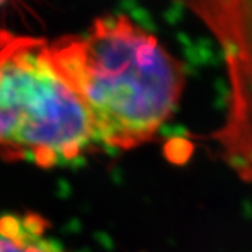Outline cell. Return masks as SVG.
<instances>
[{
    "instance_id": "1",
    "label": "cell",
    "mask_w": 252,
    "mask_h": 252,
    "mask_svg": "<svg viewBox=\"0 0 252 252\" xmlns=\"http://www.w3.org/2000/svg\"><path fill=\"white\" fill-rule=\"evenodd\" d=\"M90 115L98 144L129 150L149 142L178 107L184 64L125 14L49 44Z\"/></svg>"
},
{
    "instance_id": "5",
    "label": "cell",
    "mask_w": 252,
    "mask_h": 252,
    "mask_svg": "<svg viewBox=\"0 0 252 252\" xmlns=\"http://www.w3.org/2000/svg\"><path fill=\"white\" fill-rule=\"evenodd\" d=\"M1 4H3V3H1V1H0V6H1Z\"/></svg>"
},
{
    "instance_id": "4",
    "label": "cell",
    "mask_w": 252,
    "mask_h": 252,
    "mask_svg": "<svg viewBox=\"0 0 252 252\" xmlns=\"http://www.w3.org/2000/svg\"><path fill=\"white\" fill-rule=\"evenodd\" d=\"M190 144L185 139H172L167 144V156L174 162H184L190 154Z\"/></svg>"
},
{
    "instance_id": "2",
    "label": "cell",
    "mask_w": 252,
    "mask_h": 252,
    "mask_svg": "<svg viewBox=\"0 0 252 252\" xmlns=\"http://www.w3.org/2000/svg\"><path fill=\"white\" fill-rule=\"evenodd\" d=\"M95 143L90 115L49 42L0 30V156L52 168Z\"/></svg>"
},
{
    "instance_id": "3",
    "label": "cell",
    "mask_w": 252,
    "mask_h": 252,
    "mask_svg": "<svg viewBox=\"0 0 252 252\" xmlns=\"http://www.w3.org/2000/svg\"><path fill=\"white\" fill-rule=\"evenodd\" d=\"M48 223L38 215L0 217V252H64L46 238Z\"/></svg>"
}]
</instances>
